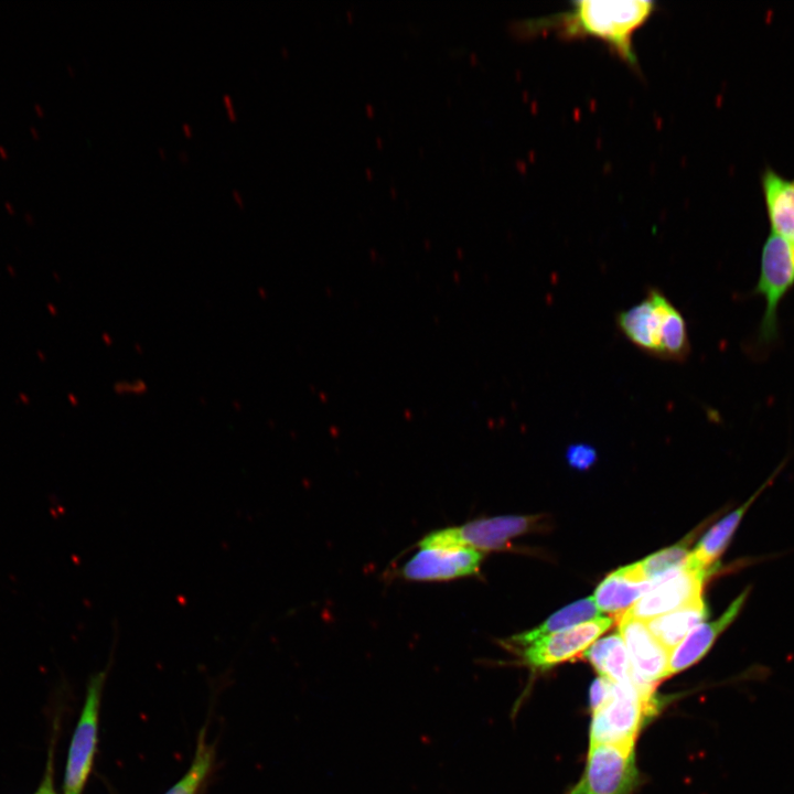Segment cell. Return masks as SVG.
I'll use <instances>...</instances> for the list:
<instances>
[{
  "instance_id": "6da1fadb",
  "label": "cell",
  "mask_w": 794,
  "mask_h": 794,
  "mask_svg": "<svg viewBox=\"0 0 794 794\" xmlns=\"http://www.w3.org/2000/svg\"><path fill=\"white\" fill-rule=\"evenodd\" d=\"M570 6L554 15L519 21L513 30L522 36L555 33L564 40L597 39L631 68L639 69L633 39L655 12L654 1L579 0Z\"/></svg>"
},
{
  "instance_id": "83f0119b",
  "label": "cell",
  "mask_w": 794,
  "mask_h": 794,
  "mask_svg": "<svg viewBox=\"0 0 794 794\" xmlns=\"http://www.w3.org/2000/svg\"><path fill=\"white\" fill-rule=\"evenodd\" d=\"M159 152H160L161 157H162L163 159H165V155H164V152H163V149H162V148H160Z\"/></svg>"
},
{
  "instance_id": "e0dca14e",
  "label": "cell",
  "mask_w": 794,
  "mask_h": 794,
  "mask_svg": "<svg viewBox=\"0 0 794 794\" xmlns=\"http://www.w3.org/2000/svg\"><path fill=\"white\" fill-rule=\"evenodd\" d=\"M601 614L593 597L578 600L544 621L537 627L516 634L509 637L505 645L511 647H524L550 634L565 631L583 622L599 618Z\"/></svg>"
},
{
  "instance_id": "7c38bea8",
  "label": "cell",
  "mask_w": 794,
  "mask_h": 794,
  "mask_svg": "<svg viewBox=\"0 0 794 794\" xmlns=\"http://www.w3.org/2000/svg\"><path fill=\"white\" fill-rule=\"evenodd\" d=\"M749 589L742 591L715 621L702 622L669 653L667 677L680 673L699 662L719 635L736 620L742 610Z\"/></svg>"
},
{
  "instance_id": "277c9868",
  "label": "cell",
  "mask_w": 794,
  "mask_h": 794,
  "mask_svg": "<svg viewBox=\"0 0 794 794\" xmlns=\"http://www.w3.org/2000/svg\"><path fill=\"white\" fill-rule=\"evenodd\" d=\"M794 286V244L771 233L764 242L761 268L754 293L765 300L759 326V340L764 343L777 336V309Z\"/></svg>"
},
{
  "instance_id": "603a6c76",
  "label": "cell",
  "mask_w": 794,
  "mask_h": 794,
  "mask_svg": "<svg viewBox=\"0 0 794 794\" xmlns=\"http://www.w3.org/2000/svg\"><path fill=\"white\" fill-rule=\"evenodd\" d=\"M612 689V682L598 677L591 685L590 688V708L591 711H596L600 708L610 697Z\"/></svg>"
},
{
  "instance_id": "d4e9b609",
  "label": "cell",
  "mask_w": 794,
  "mask_h": 794,
  "mask_svg": "<svg viewBox=\"0 0 794 794\" xmlns=\"http://www.w3.org/2000/svg\"><path fill=\"white\" fill-rule=\"evenodd\" d=\"M223 103H224V105H225V109H226V111H227L228 119H229L230 121H236V120H237V114H236V110H235V108H234V104H233V99H232L230 95L225 94V95L223 96Z\"/></svg>"
},
{
  "instance_id": "7a4b0ae2",
  "label": "cell",
  "mask_w": 794,
  "mask_h": 794,
  "mask_svg": "<svg viewBox=\"0 0 794 794\" xmlns=\"http://www.w3.org/2000/svg\"><path fill=\"white\" fill-rule=\"evenodd\" d=\"M543 522L539 515L475 518L432 530L417 543V547L471 548L481 552L507 550L513 547L514 538L537 530Z\"/></svg>"
},
{
  "instance_id": "9c48e42d",
  "label": "cell",
  "mask_w": 794,
  "mask_h": 794,
  "mask_svg": "<svg viewBox=\"0 0 794 794\" xmlns=\"http://www.w3.org/2000/svg\"><path fill=\"white\" fill-rule=\"evenodd\" d=\"M612 624V616H599L550 634L524 646L522 661L534 670H547L584 653Z\"/></svg>"
},
{
  "instance_id": "3957f363",
  "label": "cell",
  "mask_w": 794,
  "mask_h": 794,
  "mask_svg": "<svg viewBox=\"0 0 794 794\" xmlns=\"http://www.w3.org/2000/svg\"><path fill=\"white\" fill-rule=\"evenodd\" d=\"M657 706L633 679L613 683L610 697L592 712L590 743H635L647 717Z\"/></svg>"
},
{
  "instance_id": "44dd1931",
  "label": "cell",
  "mask_w": 794,
  "mask_h": 794,
  "mask_svg": "<svg viewBox=\"0 0 794 794\" xmlns=\"http://www.w3.org/2000/svg\"><path fill=\"white\" fill-rule=\"evenodd\" d=\"M214 750L205 738V732L200 733L195 754L191 766L183 777L174 784L165 794H197L201 785L208 775L213 763Z\"/></svg>"
},
{
  "instance_id": "cb8c5ba5",
  "label": "cell",
  "mask_w": 794,
  "mask_h": 794,
  "mask_svg": "<svg viewBox=\"0 0 794 794\" xmlns=\"http://www.w3.org/2000/svg\"><path fill=\"white\" fill-rule=\"evenodd\" d=\"M34 794H58L54 785V745L49 750L46 769Z\"/></svg>"
},
{
  "instance_id": "ac0fdd59",
  "label": "cell",
  "mask_w": 794,
  "mask_h": 794,
  "mask_svg": "<svg viewBox=\"0 0 794 794\" xmlns=\"http://www.w3.org/2000/svg\"><path fill=\"white\" fill-rule=\"evenodd\" d=\"M584 657L600 677L613 683L633 679L632 667L620 633L597 640L584 652Z\"/></svg>"
},
{
  "instance_id": "8fae6325",
  "label": "cell",
  "mask_w": 794,
  "mask_h": 794,
  "mask_svg": "<svg viewBox=\"0 0 794 794\" xmlns=\"http://www.w3.org/2000/svg\"><path fill=\"white\" fill-rule=\"evenodd\" d=\"M666 296L656 288L646 298L616 315L620 331L644 353L662 358V307Z\"/></svg>"
},
{
  "instance_id": "5bb4252c",
  "label": "cell",
  "mask_w": 794,
  "mask_h": 794,
  "mask_svg": "<svg viewBox=\"0 0 794 794\" xmlns=\"http://www.w3.org/2000/svg\"><path fill=\"white\" fill-rule=\"evenodd\" d=\"M765 482L749 500L733 509L720 521L715 523L700 538L696 547L689 552L686 565L700 570H707L722 555L733 534L741 523L744 514L760 493L766 487Z\"/></svg>"
},
{
  "instance_id": "7402d4cb",
  "label": "cell",
  "mask_w": 794,
  "mask_h": 794,
  "mask_svg": "<svg viewBox=\"0 0 794 794\" xmlns=\"http://www.w3.org/2000/svg\"><path fill=\"white\" fill-rule=\"evenodd\" d=\"M568 464L577 470L583 471L591 468L597 461V451L587 443H575L566 451Z\"/></svg>"
},
{
  "instance_id": "ffe728a7",
  "label": "cell",
  "mask_w": 794,
  "mask_h": 794,
  "mask_svg": "<svg viewBox=\"0 0 794 794\" xmlns=\"http://www.w3.org/2000/svg\"><path fill=\"white\" fill-rule=\"evenodd\" d=\"M688 555L687 545L677 544L662 549L639 562L629 565V567L636 579L655 583L657 580L684 567Z\"/></svg>"
},
{
  "instance_id": "d6986e66",
  "label": "cell",
  "mask_w": 794,
  "mask_h": 794,
  "mask_svg": "<svg viewBox=\"0 0 794 794\" xmlns=\"http://www.w3.org/2000/svg\"><path fill=\"white\" fill-rule=\"evenodd\" d=\"M661 344L663 360L684 362L690 353L686 322L667 297L662 307Z\"/></svg>"
},
{
  "instance_id": "30bf717a",
  "label": "cell",
  "mask_w": 794,
  "mask_h": 794,
  "mask_svg": "<svg viewBox=\"0 0 794 794\" xmlns=\"http://www.w3.org/2000/svg\"><path fill=\"white\" fill-rule=\"evenodd\" d=\"M708 572L685 564L680 569L657 580L625 614L647 621L701 598Z\"/></svg>"
},
{
  "instance_id": "9a60e30c",
  "label": "cell",
  "mask_w": 794,
  "mask_h": 794,
  "mask_svg": "<svg viewBox=\"0 0 794 794\" xmlns=\"http://www.w3.org/2000/svg\"><path fill=\"white\" fill-rule=\"evenodd\" d=\"M653 586V582L636 579L630 567L624 566L600 582L593 600L600 612L622 616Z\"/></svg>"
},
{
  "instance_id": "5b68a950",
  "label": "cell",
  "mask_w": 794,
  "mask_h": 794,
  "mask_svg": "<svg viewBox=\"0 0 794 794\" xmlns=\"http://www.w3.org/2000/svg\"><path fill=\"white\" fill-rule=\"evenodd\" d=\"M635 743H590L586 769L570 794H631L637 780Z\"/></svg>"
},
{
  "instance_id": "ba28073f",
  "label": "cell",
  "mask_w": 794,
  "mask_h": 794,
  "mask_svg": "<svg viewBox=\"0 0 794 794\" xmlns=\"http://www.w3.org/2000/svg\"><path fill=\"white\" fill-rule=\"evenodd\" d=\"M620 618V635L627 652L633 680L644 695L652 697L656 685L667 678L669 652L652 634L645 621L625 613Z\"/></svg>"
},
{
  "instance_id": "484cf974",
  "label": "cell",
  "mask_w": 794,
  "mask_h": 794,
  "mask_svg": "<svg viewBox=\"0 0 794 794\" xmlns=\"http://www.w3.org/2000/svg\"><path fill=\"white\" fill-rule=\"evenodd\" d=\"M232 195L234 201L237 203V205L243 208L244 207V200L239 191L233 190Z\"/></svg>"
},
{
  "instance_id": "4316f807",
  "label": "cell",
  "mask_w": 794,
  "mask_h": 794,
  "mask_svg": "<svg viewBox=\"0 0 794 794\" xmlns=\"http://www.w3.org/2000/svg\"><path fill=\"white\" fill-rule=\"evenodd\" d=\"M182 130H183V132H184V135H185L186 137H191V136L193 135V129H192V127H191L189 124H186V122H183V124H182Z\"/></svg>"
},
{
  "instance_id": "8992f818",
  "label": "cell",
  "mask_w": 794,
  "mask_h": 794,
  "mask_svg": "<svg viewBox=\"0 0 794 794\" xmlns=\"http://www.w3.org/2000/svg\"><path fill=\"white\" fill-rule=\"evenodd\" d=\"M107 673L89 678L85 702L68 749L64 775V794H82L93 769L98 739V719Z\"/></svg>"
},
{
  "instance_id": "4fadbf2b",
  "label": "cell",
  "mask_w": 794,
  "mask_h": 794,
  "mask_svg": "<svg viewBox=\"0 0 794 794\" xmlns=\"http://www.w3.org/2000/svg\"><path fill=\"white\" fill-rule=\"evenodd\" d=\"M761 184L771 233L794 244V179L765 168Z\"/></svg>"
},
{
  "instance_id": "52a82bcc",
  "label": "cell",
  "mask_w": 794,
  "mask_h": 794,
  "mask_svg": "<svg viewBox=\"0 0 794 794\" xmlns=\"http://www.w3.org/2000/svg\"><path fill=\"white\" fill-rule=\"evenodd\" d=\"M484 552L471 548L418 547L397 570L407 582H446L476 576Z\"/></svg>"
},
{
  "instance_id": "2e32d148",
  "label": "cell",
  "mask_w": 794,
  "mask_h": 794,
  "mask_svg": "<svg viewBox=\"0 0 794 794\" xmlns=\"http://www.w3.org/2000/svg\"><path fill=\"white\" fill-rule=\"evenodd\" d=\"M708 615L702 598L696 599L676 610L645 621L648 630L670 653Z\"/></svg>"
}]
</instances>
